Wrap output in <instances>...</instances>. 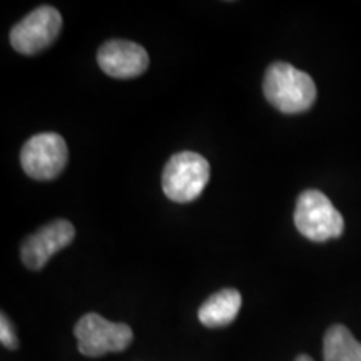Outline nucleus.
<instances>
[{"label": "nucleus", "instance_id": "f257e3e1", "mask_svg": "<svg viewBox=\"0 0 361 361\" xmlns=\"http://www.w3.org/2000/svg\"><path fill=\"white\" fill-rule=\"evenodd\" d=\"M264 97L283 114H301L310 111L316 101V84L310 74L288 62H274L263 80Z\"/></svg>", "mask_w": 361, "mask_h": 361}, {"label": "nucleus", "instance_id": "f03ea898", "mask_svg": "<svg viewBox=\"0 0 361 361\" xmlns=\"http://www.w3.org/2000/svg\"><path fill=\"white\" fill-rule=\"evenodd\" d=\"M296 229L311 241L323 243L340 238L345 229V219L333 206L326 194L316 189L301 192L295 209Z\"/></svg>", "mask_w": 361, "mask_h": 361}, {"label": "nucleus", "instance_id": "7ed1b4c3", "mask_svg": "<svg viewBox=\"0 0 361 361\" xmlns=\"http://www.w3.org/2000/svg\"><path fill=\"white\" fill-rule=\"evenodd\" d=\"M209 162L197 152L174 154L162 173V191L174 202H191L209 183Z\"/></svg>", "mask_w": 361, "mask_h": 361}, {"label": "nucleus", "instance_id": "20e7f679", "mask_svg": "<svg viewBox=\"0 0 361 361\" xmlns=\"http://www.w3.org/2000/svg\"><path fill=\"white\" fill-rule=\"evenodd\" d=\"M78 348L89 358H101L107 353H119L133 343V329L126 323H112L97 313H87L74 328Z\"/></svg>", "mask_w": 361, "mask_h": 361}, {"label": "nucleus", "instance_id": "39448f33", "mask_svg": "<svg viewBox=\"0 0 361 361\" xmlns=\"http://www.w3.org/2000/svg\"><path fill=\"white\" fill-rule=\"evenodd\" d=\"M67 157L69 149L61 134L40 133L24 144L20 151V164L29 178L52 180L64 171Z\"/></svg>", "mask_w": 361, "mask_h": 361}, {"label": "nucleus", "instance_id": "423d86ee", "mask_svg": "<svg viewBox=\"0 0 361 361\" xmlns=\"http://www.w3.org/2000/svg\"><path fill=\"white\" fill-rule=\"evenodd\" d=\"M61 12L56 7L42 6L13 25L11 30V44L17 52L34 56L47 49L61 34Z\"/></svg>", "mask_w": 361, "mask_h": 361}, {"label": "nucleus", "instance_id": "0eeeda50", "mask_svg": "<svg viewBox=\"0 0 361 361\" xmlns=\"http://www.w3.org/2000/svg\"><path fill=\"white\" fill-rule=\"evenodd\" d=\"M75 238V229L67 219H56L42 226L22 243L20 256L29 269H42L57 251L69 246Z\"/></svg>", "mask_w": 361, "mask_h": 361}, {"label": "nucleus", "instance_id": "6e6552de", "mask_svg": "<svg viewBox=\"0 0 361 361\" xmlns=\"http://www.w3.org/2000/svg\"><path fill=\"white\" fill-rule=\"evenodd\" d=\"M97 64L111 78L133 79L147 71L149 56L142 45L116 39L99 47Z\"/></svg>", "mask_w": 361, "mask_h": 361}, {"label": "nucleus", "instance_id": "1a4fd4ad", "mask_svg": "<svg viewBox=\"0 0 361 361\" xmlns=\"http://www.w3.org/2000/svg\"><path fill=\"white\" fill-rule=\"evenodd\" d=\"M243 298L236 290H221L211 295L197 311V318L207 328L229 326L241 310Z\"/></svg>", "mask_w": 361, "mask_h": 361}, {"label": "nucleus", "instance_id": "9d476101", "mask_svg": "<svg viewBox=\"0 0 361 361\" xmlns=\"http://www.w3.org/2000/svg\"><path fill=\"white\" fill-rule=\"evenodd\" d=\"M324 361H361V343L345 324H333L324 333Z\"/></svg>", "mask_w": 361, "mask_h": 361}, {"label": "nucleus", "instance_id": "9b49d317", "mask_svg": "<svg viewBox=\"0 0 361 361\" xmlns=\"http://www.w3.org/2000/svg\"><path fill=\"white\" fill-rule=\"evenodd\" d=\"M0 341L7 350L19 348V340H17L11 319L7 318L6 313H2V318H0Z\"/></svg>", "mask_w": 361, "mask_h": 361}, {"label": "nucleus", "instance_id": "f8f14e48", "mask_svg": "<svg viewBox=\"0 0 361 361\" xmlns=\"http://www.w3.org/2000/svg\"><path fill=\"white\" fill-rule=\"evenodd\" d=\"M295 361H314V360L311 358V356H308V355H300Z\"/></svg>", "mask_w": 361, "mask_h": 361}]
</instances>
